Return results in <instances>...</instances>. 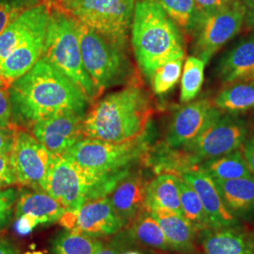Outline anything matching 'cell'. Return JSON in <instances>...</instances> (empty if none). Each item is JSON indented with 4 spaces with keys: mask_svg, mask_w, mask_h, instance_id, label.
Masks as SVG:
<instances>
[{
    "mask_svg": "<svg viewBox=\"0 0 254 254\" xmlns=\"http://www.w3.org/2000/svg\"><path fill=\"white\" fill-rule=\"evenodd\" d=\"M12 125L24 128L63 112L87 113L80 89L44 56L9 88Z\"/></svg>",
    "mask_w": 254,
    "mask_h": 254,
    "instance_id": "cell-1",
    "label": "cell"
},
{
    "mask_svg": "<svg viewBox=\"0 0 254 254\" xmlns=\"http://www.w3.org/2000/svg\"><path fill=\"white\" fill-rule=\"evenodd\" d=\"M153 113L150 98L139 84L126 86L97 101L87 111L83 137L123 143L145 135Z\"/></svg>",
    "mask_w": 254,
    "mask_h": 254,
    "instance_id": "cell-2",
    "label": "cell"
},
{
    "mask_svg": "<svg viewBox=\"0 0 254 254\" xmlns=\"http://www.w3.org/2000/svg\"><path fill=\"white\" fill-rule=\"evenodd\" d=\"M131 33L136 63L149 79L163 64L185 59L182 31L155 0H136Z\"/></svg>",
    "mask_w": 254,
    "mask_h": 254,
    "instance_id": "cell-3",
    "label": "cell"
},
{
    "mask_svg": "<svg viewBox=\"0 0 254 254\" xmlns=\"http://www.w3.org/2000/svg\"><path fill=\"white\" fill-rule=\"evenodd\" d=\"M75 25L84 67L100 96L116 86L139 84L126 47L110 42L77 21Z\"/></svg>",
    "mask_w": 254,
    "mask_h": 254,
    "instance_id": "cell-4",
    "label": "cell"
},
{
    "mask_svg": "<svg viewBox=\"0 0 254 254\" xmlns=\"http://www.w3.org/2000/svg\"><path fill=\"white\" fill-rule=\"evenodd\" d=\"M129 172L113 176L99 175L64 155H54L42 190L58 200L66 211H74L87 200L107 196Z\"/></svg>",
    "mask_w": 254,
    "mask_h": 254,
    "instance_id": "cell-5",
    "label": "cell"
},
{
    "mask_svg": "<svg viewBox=\"0 0 254 254\" xmlns=\"http://www.w3.org/2000/svg\"><path fill=\"white\" fill-rule=\"evenodd\" d=\"M50 2L44 57L80 89L89 103L95 102L100 95L83 64L75 21Z\"/></svg>",
    "mask_w": 254,
    "mask_h": 254,
    "instance_id": "cell-6",
    "label": "cell"
},
{
    "mask_svg": "<svg viewBox=\"0 0 254 254\" xmlns=\"http://www.w3.org/2000/svg\"><path fill=\"white\" fill-rule=\"evenodd\" d=\"M75 21L127 48L136 0H51Z\"/></svg>",
    "mask_w": 254,
    "mask_h": 254,
    "instance_id": "cell-7",
    "label": "cell"
},
{
    "mask_svg": "<svg viewBox=\"0 0 254 254\" xmlns=\"http://www.w3.org/2000/svg\"><path fill=\"white\" fill-rule=\"evenodd\" d=\"M146 146L144 136L123 143L83 138L64 156L91 173L113 176L129 172L132 164L144 154Z\"/></svg>",
    "mask_w": 254,
    "mask_h": 254,
    "instance_id": "cell-8",
    "label": "cell"
},
{
    "mask_svg": "<svg viewBox=\"0 0 254 254\" xmlns=\"http://www.w3.org/2000/svg\"><path fill=\"white\" fill-rule=\"evenodd\" d=\"M248 135V126L236 114L221 115L210 127L185 146L184 154L193 168L205 160L239 150Z\"/></svg>",
    "mask_w": 254,
    "mask_h": 254,
    "instance_id": "cell-9",
    "label": "cell"
},
{
    "mask_svg": "<svg viewBox=\"0 0 254 254\" xmlns=\"http://www.w3.org/2000/svg\"><path fill=\"white\" fill-rule=\"evenodd\" d=\"M245 20L241 0H234L228 6L200 19L194 31L195 56L206 64L218 50L234 39Z\"/></svg>",
    "mask_w": 254,
    "mask_h": 254,
    "instance_id": "cell-10",
    "label": "cell"
},
{
    "mask_svg": "<svg viewBox=\"0 0 254 254\" xmlns=\"http://www.w3.org/2000/svg\"><path fill=\"white\" fill-rule=\"evenodd\" d=\"M53 157L30 131L16 128L10 160L18 185L42 190Z\"/></svg>",
    "mask_w": 254,
    "mask_h": 254,
    "instance_id": "cell-11",
    "label": "cell"
},
{
    "mask_svg": "<svg viewBox=\"0 0 254 254\" xmlns=\"http://www.w3.org/2000/svg\"><path fill=\"white\" fill-rule=\"evenodd\" d=\"M59 221L67 231L91 237L112 236L124 228L107 196L87 200L74 211H66Z\"/></svg>",
    "mask_w": 254,
    "mask_h": 254,
    "instance_id": "cell-12",
    "label": "cell"
},
{
    "mask_svg": "<svg viewBox=\"0 0 254 254\" xmlns=\"http://www.w3.org/2000/svg\"><path fill=\"white\" fill-rule=\"evenodd\" d=\"M222 111L207 99L189 102L173 116L166 135V143L172 149L184 148L213 125Z\"/></svg>",
    "mask_w": 254,
    "mask_h": 254,
    "instance_id": "cell-13",
    "label": "cell"
},
{
    "mask_svg": "<svg viewBox=\"0 0 254 254\" xmlns=\"http://www.w3.org/2000/svg\"><path fill=\"white\" fill-rule=\"evenodd\" d=\"M86 114L63 112L40 120L30 127L38 141L53 155H64L83 139V122Z\"/></svg>",
    "mask_w": 254,
    "mask_h": 254,
    "instance_id": "cell-14",
    "label": "cell"
},
{
    "mask_svg": "<svg viewBox=\"0 0 254 254\" xmlns=\"http://www.w3.org/2000/svg\"><path fill=\"white\" fill-rule=\"evenodd\" d=\"M181 178L198 194L212 229L239 227V220L225 206L216 182L208 173L197 167L182 173Z\"/></svg>",
    "mask_w": 254,
    "mask_h": 254,
    "instance_id": "cell-15",
    "label": "cell"
},
{
    "mask_svg": "<svg viewBox=\"0 0 254 254\" xmlns=\"http://www.w3.org/2000/svg\"><path fill=\"white\" fill-rule=\"evenodd\" d=\"M50 11V0H43L10 23L0 34V62L29 39L46 31Z\"/></svg>",
    "mask_w": 254,
    "mask_h": 254,
    "instance_id": "cell-16",
    "label": "cell"
},
{
    "mask_svg": "<svg viewBox=\"0 0 254 254\" xmlns=\"http://www.w3.org/2000/svg\"><path fill=\"white\" fill-rule=\"evenodd\" d=\"M147 184L140 173L129 172L107 195L123 227H128L145 211Z\"/></svg>",
    "mask_w": 254,
    "mask_h": 254,
    "instance_id": "cell-17",
    "label": "cell"
},
{
    "mask_svg": "<svg viewBox=\"0 0 254 254\" xmlns=\"http://www.w3.org/2000/svg\"><path fill=\"white\" fill-rule=\"evenodd\" d=\"M199 234L204 254H254L251 235L239 227L208 229Z\"/></svg>",
    "mask_w": 254,
    "mask_h": 254,
    "instance_id": "cell-18",
    "label": "cell"
},
{
    "mask_svg": "<svg viewBox=\"0 0 254 254\" xmlns=\"http://www.w3.org/2000/svg\"><path fill=\"white\" fill-rule=\"evenodd\" d=\"M254 73V36L241 41L223 56L218 75L224 85L245 81Z\"/></svg>",
    "mask_w": 254,
    "mask_h": 254,
    "instance_id": "cell-19",
    "label": "cell"
},
{
    "mask_svg": "<svg viewBox=\"0 0 254 254\" xmlns=\"http://www.w3.org/2000/svg\"><path fill=\"white\" fill-rule=\"evenodd\" d=\"M216 185L228 210L238 220L254 219V177L217 180Z\"/></svg>",
    "mask_w": 254,
    "mask_h": 254,
    "instance_id": "cell-20",
    "label": "cell"
},
{
    "mask_svg": "<svg viewBox=\"0 0 254 254\" xmlns=\"http://www.w3.org/2000/svg\"><path fill=\"white\" fill-rule=\"evenodd\" d=\"M149 213L158 222L173 252L189 254L195 250L198 232L184 216L165 209H154Z\"/></svg>",
    "mask_w": 254,
    "mask_h": 254,
    "instance_id": "cell-21",
    "label": "cell"
},
{
    "mask_svg": "<svg viewBox=\"0 0 254 254\" xmlns=\"http://www.w3.org/2000/svg\"><path fill=\"white\" fill-rule=\"evenodd\" d=\"M65 212L64 206L46 191L34 190L19 193L13 216L17 218L26 215L44 224L59 221Z\"/></svg>",
    "mask_w": 254,
    "mask_h": 254,
    "instance_id": "cell-22",
    "label": "cell"
},
{
    "mask_svg": "<svg viewBox=\"0 0 254 254\" xmlns=\"http://www.w3.org/2000/svg\"><path fill=\"white\" fill-rule=\"evenodd\" d=\"M46 34L33 37L11 51L0 62V75L12 83L27 73L44 56Z\"/></svg>",
    "mask_w": 254,
    "mask_h": 254,
    "instance_id": "cell-23",
    "label": "cell"
},
{
    "mask_svg": "<svg viewBox=\"0 0 254 254\" xmlns=\"http://www.w3.org/2000/svg\"><path fill=\"white\" fill-rule=\"evenodd\" d=\"M180 178L173 173H161L147 184L145 209H165L183 216L180 203Z\"/></svg>",
    "mask_w": 254,
    "mask_h": 254,
    "instance_id": "cell-24",
    "label": "cell"
},
{
    "mask_svg": "<svg viewBox=\"0 0 254 254\" xmlns=\"http://www.w3.org/2000/svg\"><path fill=\"white\" fill-rule=\"evenodd\" d=\"M197 167L217 180H232L254 176L240 150L205 160Z\"/></svg>",
    "mask_w": 254,
    "mask_h": 254,
    "instance_id": "cell-25",
    "label": "cell"
},
{
    "mask_svg": "<svg viewBox=\"0 0 254 254\" xmlns=\"http://www.w3.org/2000/svg\"><path fill=\"white\" fill-rule=\"evenodd\" d=\"M213 103L220 111L229 114H237L254 109V80L227 85Z\"/></svg>",
    "mask_w": 254,
    "mask_h": 254,
    "instance_id": "cell-26",
    "label": "cell"
},
{
    "mask_svg": "<svg viewBox=\"0 0 254 254\" xmlns=\"http://www.w3.org/2000/svg\"><path fill=\"white\" fill-rule=\"evenodd\" d=\"M128 227L129 236L137 243L163 252H173L158 222L147 210L136 217Z\"/></svg>",
    "mask_w": 254,
    "mask_h": 254,
    "instance_id": "cell-27",
    "label": "cell"
},
{
    "mask_svg": "<svg viewBox=\"0 0 254 254\" xmlns=\"http://www.w3.org/2000/svg\"><path fill=\"white\" fill-rule=\"evenodd\" d=\"M184 33H194L200 15L194 0H155Z\"/></svg>",
    "mask_w": 254,
    "mask_h": 254,
    "instance_id": "cell-28",
    "label": "cell"
},
{
    "mask_svg": "<svg viewBox=\"0 0 254 254\" xmlns=\"http://www.w3.org/2000/svg\"><path fill=\"white\" fill-rule=\"evenodd\" d=\"M179 189L183 216L190 222L198 233L212 229L198 194L182 178L179 182Z\"/></svg>",
    "mask_w": 254,
    "mask_h": 254,
    "instance_id": "cell-29",
    "label": "cell"
},
{
    "mask_svg": "<svg viewBox=\"0 0 254 254\" xmlns=\"http://www.w3.org/2000/svg\"><path fill=\"white\" fill-rule=\"evenodd\" d=\"M204 62L196 56H190L186 60L182 71V103H189L199 94L204 79Z\"/></svg>",
    "mask_w": 254,
    "mask_h": 254,
    "instance_id": "cell-30",
    "label": "cell"
},
{
    "mask_svg": "<svg viewBox=\"0 0 254 254\" xmlns=\"http://www.w3.org/2000/svg\"><path fill=\"white\" fill-rule=\"evenodd\" d=\"M97 241L91 236L67 231L56 237L53 252L55 254H94Z\"/></svg>",
    "mask_w": 254,
    "mask_h": 254,
    "instance_id": "cell-31",
    "label": "cell"
},
{
    "mask_svg": "<svg viewBox=\"0 0 254 254\" xmlns=\"http://www.w3.org/2000/svg\"><path fill=\"white\" fill-rule=\"evenodd\" d=\"M184 60L185 59L173 60L154 71L150 78L154 93L157 95L165 94L178 83L181 77Z\"/></svg>",
    "mask_w": 254,
    "mask_h": 254,
    "instance_id": "cell-32",
    "label": "cell"
},
{
    "mask_svg": "<svg viewBox=\"0 0 254 254\" xmlns=\"http://www.w3.org/2000/svg\"><path fill=\"white\" fill-rule=\"evenodd\" d=\"M43 0H0V34L27 9L34 7Z\"/></svg>",
    "mask_w": 254,
    "mask_h": 254,
    "instance_id": "cell-33",
    "label": "cell"
},
{
    "mask_svg": "<svg viewBox=\"0 0 254 254\" xmlns=\"http://www.w3.org/2000/svg\"><path fill=\"white\" fill-rule=\"evenodd\" d=\"M19 191L15 188L0 190V231L9 226L14 215Z\"/></svg>",
    "mask_w": 254,
    "mask_h": 254,
    "instance_id": "cell-34",
    "label": "cell"
},
{
    "mask_svg": "<svg viewBox=\"0 0 254 254\" xmlns=\"http://www.w3.org/2000/svg\"><path fill=\"white\" fill-rule=\"evenodd\" d=\"M11 82L0 75V127H9L12 125V112L9 88Z\"/></svg>",
    "mask_w": 254,
    "mask_h": 254,
    "instance_id": "cell-35",
    "label": "cell"
},
{
    "mask_svg": "<svg viewBox=\"0 0 254 254\" xmlns=\"http://www.w3.org/2000/svg\"><path fill=\"white\" fill-rule=\"evenodd\" d=\"M18 185L10 160V154H0V189Z\"/></svg>",
    "mask_w": 254,
    "mask_h": 254,
    "instance_id": "cell-36",
    "label": "cell"
},
{
    "mask_svg": "<svg viewBox=\"0 0 254 254\" xmlns=\"http://www.w3.org/2000/svg\"><path fill=\"white\" fill-rule=\"evenodd\" d=\"M233 1L234 0H194V3L198 9L200 20L209 14L225 8Z\"/></svg>",
    "mask_w": 254,
    "mask_h": 254,
    "instance_id": "cell-37",
    "label": "cell"
},
{
    "mask_svg": "<svg viewBox=\"0 0 254 254\" xmlns=\"http://www.w3.org/2000/svg\"><path fill=\"white\" fill-rule=\"evenodd\" d=\"M17 127L11 125L9 127H0V154H10L14 136Z\"/></svg>",
    "mask_w": 254,
    "mask_h": 254,
    "instance_id": "cell-38",
    "label": "cell"
},
{
    "mask_svg": "<svg viewBox=\"0 0 254 254\" xmlns=\"http://www.w3.org/2000/svg\"><path fill=\"white\" fill-rule=\"evenodd\" d=\"M15 231L20 236H27L29 233H31L35 228L40 225V223L36 219L30 218L26 215L20 216L19 218H15Z\"/></svg>",
    "mask_w": 254,
    "mask_h": 254,
    "instance_id": "cell-39",
    "label": "cell"
},
{
    "mask_svg": "<svg viewBox=\"0 0 254 254\" xmlns=\"http://www.w3.org/2000/svg\"><path fill=\"white\" fill-rule=\"evenodd\" d=\"M242 154L252 173H254V136L246 139L241 146Z\"/></svg>",
    "mask_w": 254,
    "mask_h": 254,
    "instance_id": "cell-40",
    "label": "cell"
},
{
    "mask_svg": "<svg viewBox=\"0 0 254 254\" xmlns=\"http://www.w3.org/2000/svg\"><path fill=\"white\" fill-rule=\"evenodd\" d=\"M245 9L244 23L254 30V0H241Z\"/></svg>",
    "mask_w": 254,
    "mask_h": 254,
    "instance_id": "cell-41",
    "label": "cell"
},
{
    "mask_svg": "<svg viewBox=\"0 0 254 254\" xmlns=\"http://www.w3.org/2000/svg\"><path fill=\"white\" fill-rule=\"evenodd\" d=\"M94 254H119V253L113 246L105 244L101 241H97V246H96Z\"/></svg>",
    "mask_w": 254,
    "mask_h": 254,
    "instance_id": "cell-42",
    "label": "cell"
},
{
    "mask_svg": "<svg viewBox=\"0 0 254 254\" xmlns=\"http://www.w3.org/2000/svg\"><path fill=\"white\" fill-rule=\"evenodd\" d=\"M0 254H20V253L8 240L0 238Z\"/></svg>",
    "mask_w": 254,
    "mask_h": 254,
    "instance_id": "cell-43",
    "label": "cell"
},
{
    "mask_svg": "<svg viewBox=\"0 0 254 254\" xmlns=\"http://www.w3.org/2000/svg\"><path fill=\"white\" fill-rule=\"evenodd\" d=\"M139 254V253H137V252H127V253H124V254Z\"/></svg>",
    "mask_w": 254,
    "mask_h": 254,
    "instance_id": "cell-44",
    "label": "cell"
},
{
    "mask_svg": "<svg viewBox=\"0 0 254 254\" xmlns=\"http://www.w3.org/2000/svg\"><path fill=\"white\" fill-rule=\"evenodd\" d=\"M248 80H254V73L250 76V78Z\"/></svg>",
    "mask_w": 254,
    "mask_h": 254,
    "instance_id": "cell-45",
    "label": "cell"
},
{
    "mask_svg": "<svg viewBox=\"0 0 254 254\" xmlns=\"http://www.w3.org/2000/svg\"><path fill=\"white\" fill-rule=\"evenodd\" d=\"M251 237H252V240H253V242H254V231L253 232V234H251Z\"/></svg>",
    "mask_w": 254,
    "mask_h": 254,
    "instance_id": "cell-46",
    "label": "cell"
},
{
    "mask_svg": "<svg viewBox=\"0 0 254 254\" xmlns=\"http://www.w3.org/2000/svg\"><path fill=\"white\" fill-rule=\"evenodd\" d=\"M2 190V189H0V190Z\"/></svg>",
    "mask_w": 254,
    "mask_h": 254,
    "instance_id": "cell-47",
    "label": "cell"
}]
</instances>
